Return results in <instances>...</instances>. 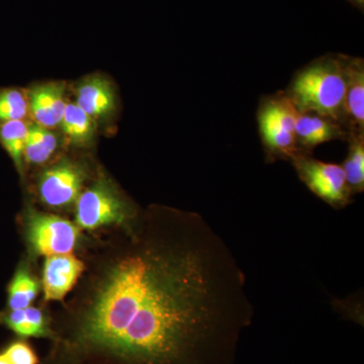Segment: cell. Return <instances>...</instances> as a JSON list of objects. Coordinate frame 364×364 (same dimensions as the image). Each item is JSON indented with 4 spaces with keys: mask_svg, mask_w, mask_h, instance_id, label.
<instances>
[{
    "mask_svg": "<svg viewBox=\"0 0 364 364\" xmlns=\"http://www.w3.org/2000/svg\"><path fill=\"white\" fill-rule=\"evenodd\" d=\"M111 269L68 340L112 364H232L254 306L224 239L198 214L174 215Z\"/></svg>",
    "mask_w": 364,
    "mask_h": 364,
    "instance_id": "cell-1",
    "label": "cell"
},
{
    "mask_svg": "<svg viewBox=\"0 0 364 364\" xmlns=\"http://www.w3.org/2000/svg\"><path fill=\"white\" fill-rule=\"evenodd\" d=\"M345 57L343 54L323 55L294 74L284 91L299 112H312L342 124L346 87Z\"/></svg>",
    "mask_w": 364,
    "mask_h": 364,
    "instance_id": "cell-2",
    "label": "cell"
},
{
    "mask_svg": "<svg viewBox=\"0 0 364 364\" xmlns=\"http://www.w3.org/2000/svg\"><path fill=\"white\" fill-rule=\"evenodd\" d=\"M298 116L299 111L286 91L261 97L256 119L265 161L291 162L299 154L296 135Z\"/></svg>",
    "mask_w": 364,
    "mask_h": 364,
    "instance_id": "cell-3",
    "label": "cell"
},
{
    "mask_svg": "<svg viewBox=\"0 0 364 364\" xmlns=\"http://www.w3.org/2000/svg\"><path fill=\"white\" fill-rule=\"evenodd\" d=\"M299 181L323 202L335 210L352 203L350 189L341 165L316 159L312 154L299 153L291 161Z\"/></svg>",
    "mask_w": 364,
    "mask_h": 364,
    "instance_id": "cell-4",
    "label": "cell"
},
{
    "mask_svg": "<svg viewBox=\"0 0 364 364\" xmlns=\"http://www.w3.org/2000/svg\"><path fill=\"white\" fill-rule=\"evenodd\" d=\"M26 238L35 252L51 256L71 253L79 237L78 226L57 215L28 210Z\"/></svg>",
    "mask_w": 364,
    "mask_h": 364,
    "instance_id": "cell-5",
    "label": "cell"
},
{
    "mask_svg": "<svg viewBox=\"0 0 364 364\" xmlns=\"http://www.w3.org/2000/svg\"><path fill=\"white\" fill-rule=\"evenodd\" d=\"M76 202L77 226L86 230L114 223L119 224L129 215L127 203L105 181H97L92 188L81 193Z\"/></svg>",
    "mask_w": 364,
    "mask_h": 364,
    "instance_id": "cell-6",
    "label": "cell"
},
{
    "mask_svg": "<svg viewBox=\"0 0 364 364\" xmlns=\"http://www.w3.org/2000/svg\"><path fill=\"white\" fill-rule=\"evenodd\" d=\"M83 181L82 169L69 160H63L41 176V198L50 207H66L78 200Z\"/></svg>",
    "mask_w": 364,
    "mask_h": 364,
    "instance_id": "cell-7",
    "label": "cell"
},
{
    "mask_svg": "<svg viewBox=\"0 0 364 364\" xmlns=\"http://www.w3.org/2000/svg\"><path fill=\"white\" fill-rule=\"evenodd\" d=\"M346 87L343 105V124L347 133H364V59L345 57Z\"/></svg>",
    "mask_w": 364,
    "mask_h": 364,
    "instance_id": "cell-8",
    "label": "cell"
},
{
    "mask_svg": "<svg viewBox=\"0 0 364 364\" xmlns=\"http://www.w3.org/2000/svg\"><path fill=\"white\" fill-rule=\"evenodd\" d=\"M85 269L82 261L73 254L47 256L43 287L47 301H61L73 289Z\"/></svg>",
    "mask_w": 364,
    "mask_h": 364,
    "instance_id": "cell-9",
    "label": "cell"
},
{
    "mask_svg": "<svg viewBox=\"0 0 364 364\" xmlns=\"http://www.w3.org/2000/svg\"><path fill=\"white\" fill-rule=\"evenodd\" d=\"M296 144L299 153L312 154L315 148L331 141H346L344 127L328 117L312 112H299L296 123Z\"/></svg>",
    "mask_w": 364,
    "mask_h": 364,
    "instance_id": "cell-10",
    "label": "cell"
},
{
    "mask_svg": "<svg viewBox=\"0 0 364 364\" xmlns=\"http://www.w3.org/2000/svg\"><path fill=\"white\" fill-rule=\"evenodd\" d=\"M65 90V82L55 81L35 86L30 90L28 109L37 124L49 129L60 124L66 107Z\"/></svg>",
    "mask_w": 364,
    "mask_h": 364,
    "instance_id": "cell-11",
    "label": "cell"
},
{
    "mask_svg": "<svg viewBox=\"0 0 364 364\" xmlns=\"http://www.w3.org/2000/svg\"><path fill=\"white\" fill-rule=\"evenodd\" d=\"M76 104L91 119H107L116 109V95L112 83L100 75L85 79L78 86Z\"/></svg>",
    "mask_w": 364,
    "mask_h": 364,
    "instance_id": "cell-12",
    "label": "cell"
},
{
    "mask_svg": "<svg viewBox=\"0 0 364 364\" xmlns=\"http://www.w3.org/2000/svg\"><path fill=\"white\" fill-rule=\"evenodd\" d=\"M0 324L21 338L48 337L51 335L44 314L33 306L0 313Z\"/></svg>",
    "mask_w": 364,
    "mask_h": 364,
    "instance_id": "cell-13",
    "label": "cell"
},
{
    "mask_svg": "<svg viewBox=\"0 0 364 364\" xmlns=\"http://www.w3.org/2000/svg\"><path fill=\"white\" fill-rule=\"evenodd\" d=\"M60 127L70 143L85 146L95 136V122L77 104H66Z\"/></svg>",
    "mask_w": 364,
    "mask_h": 364,
    "instance_id": "cell-14",
    "label": "cell"
},
{
    "mask_svg": "<svg viewBox=\"0 0 364 364\" xmlns=\"http://www.w3.org/2000/svg\"><path fill=\"white\" fill-rule=\"evenodd\" d=\"M348 151L341 166L351 195L364 191V133H350L347 136Z\"/></svg>",
    "mask_w": 364,
    "mask_h": 364,
    "instance_id": "cell-15",
    "label": "cell"
},
{
    "mask_svg": "<svg viewBox=\"0 0 364 364\" xmlns=\"http://www.w3.org/2000/svg\"><path fill=\"white\" fill-rule=\"evenodd\" d=\"M56 148V136L49 128L39 124L28 126L23 161L28 164H43L52 156Z\"/></svg>",
    "mask_w": 364,
    "mask_h": 364,
    "instance_id": "cell-16",
    "label": "cell"
},
{
    "mask_svg": "<svg viewBox=\"0 0 364 364\" xmlns=\"http://www.w3.org/2000/svg\"><path fill=\"white\" fill-rule=\"evenodd\" d=\"M28 131V126L23 121L0 124V145L6 151L20 173L23 169V151Z\"/></svg>",
    "mask_w": 364,
    "mask_h": 364,
    "instance_id": "cell-17",
    "label": "cell"
},
{
    "mask_svg": "<svg viewBox=\"0 0 364 364\" xmlns=\"http://www.w3.org/2000/svg\"><path fill=\"white\" fill-rule=\"evenodd\" d=\"M39 291L38 282L25 267L18 268L7 291L9 310H21L32 305Z\"/></svg>",
    "mask_w": 364,
    "mask_h": 364,
    "instance_id": "cell-18",
    "label": "cell"
},
{
    "mask_svg": "<svg viewBox=\"0 0 364 364\" xmlns=\"http://www.w3.org/2000/svg\"><path fill=\"white\" fill-rule=\"evenodd\" d=\"M28 112V100L21 90L16 88L0 90V124L23 121Z\"/></svg>",
    "mask_w": 364,
    "mask_h": 364,
    "instance_id": "cell-19",
    "label": "cell"
},
{
    "mask_svg": "<svg viewBox=\"0 0 364 364\" xmlns=\"http://www.w3.org/2000/svg\"><path fill=\"white\" fill-rule=\"evenodd\" d=\"M4 355L11 364H38L37 354L32 347L23 341H16L4 349Z\"/></svg>",
    "mask_w": 364,
    "mask_h": 364,
    "instance_id": "cell-20",
    "label": "cell"
},
{
    "mask_svg": "<svg viewBox=\"0 0 364 364\" xmlns=\"http://www.w3.org/2000/svg\"><path fill=\"white\" fill-rule=\"evenodd\" d=\"M351 6L356 7L360 11H363L364 9V0H347Z\"/></svg>",
    "mask_w": 364,
    "mask_h": 364,
    "instance_id": "cell-21",
    "label": "cell"
},
{
    "mask_svg": "<svg viewBox=\"0 0 364 364\" xmlns=\"http://www.w3.org/2000/svg\"><path fill=\"white\" fill-rule=\"evenodd\" d=\"M0 364H11L9 363V359L6 358V356L4 355V352L0 353Z\"/></svg>",
    "mask_w": 364,
    "mask_h": 364,
    "instance_id": "cell-22",
    "label": "cell"
}]
</instances>
